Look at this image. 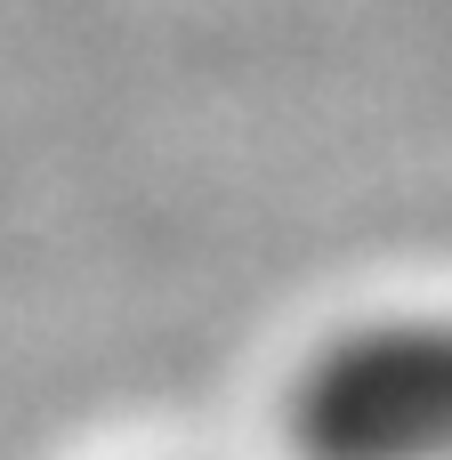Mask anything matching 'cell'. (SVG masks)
<instances>
[{
	"label": "cell",
	"mask_w": 452,
	"mask_h": 460,
	"mask_svg": "<svg viewBox=\"0 0 452 460\" xmlns=\"http://www.w3.org/2000/svg\"><path fill=\"white\" fill-rule=\"evenodd\" d=\"M299 460H452V315L332 332L283 396Z\"/></svg>",
	"instance_id": "6da1fadb"
}]
</instances>
